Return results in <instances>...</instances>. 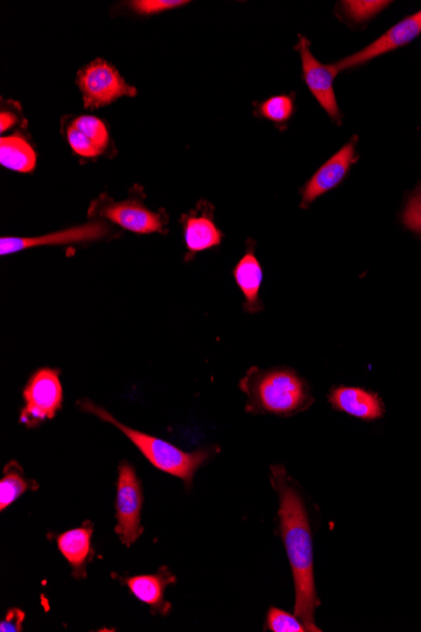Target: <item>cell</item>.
<instances>
[{
	"mask_svg": "<svg viewBox=\"0 0 421 632\" xmlns=\"http://www.w3.org/2000/svg\"><path fill=\"white\" fill-rule=\"evenodd\" d=\"M25 613L20 609H11L7 612L5 618L0 622V631L16 632L22 631Z\"/></svg>",
	"mask_w": 421,
	"mask_h": 632,
	"instance_id": "26",
	"label": "cell"
},
{
	"mask_svg": "<svg viewBox=\"0 0 421 632\" xmlns=\"http://www.w3.org/2000/svg\"><path fill=\"white\" fill-rule=\"evenodd\" d=\"M93 526L90 522H85L82 526L65 532L57 536L59 552L73 568V576L76 579L88 577L89 563L92 559L93 551L91 540Z\"/></svg>",
	"mask_w": 421,
	"mask_h": 632,
	"instance_id": "15",
	"label": "cell"
},
{
	"mask_svg": "<svg viewBox=\"0 0 421 632\" xmlns=\"http://www.w3.org/2000/svg\"><path fill=\"white\" fill-rule=\"evenodd\" d=\"M80 410L93 415L102 422L113 424L125 437L140 449L142 455L162 472H166L182 480L187 489L192 488V482L197 470L200 469L213 456L212 448L197 449L195 453H185L182 449L170 445L169 442L147 435L141 431L125 426L119 422L102 406L89 400L80 401Z\"/></svg>",
	"mask_w": 421,
	"mask_h": 632,
	"instance_id": "3",
	"label": "cell"
},
{
	"mask_svg": "<svg viewBox=\"0 0 421 632\" xmlns=\"http://www.w3.org/2000/svg\"><path fill=\"white\" fill-rule=\"evenodd\" d=\"M86 109L110 106L119 98L135 97L136 89L106 61L97 59L77 75Z\"/></svg>",
	"mask_w": 421,
	"mask_h": 632,
	"instance_id": "6",
	"label": "cell"
},
{
	"mask_svg": "<svg viewBox=\"0 0 421 632\" xmlns=\"http://www.w3.org/2000/svg\"><path fill=\"white\" fill-rule=\"evenodd\" d=\"M296 50L299 52L300 59H302L303 80L309 91L312 92L315 100L320 102V106L334 123L341 126L342 112L339 108L333 86L334 79L340 74L339 68L336 65H323L320 63L312 54L311 42L302 34H299Z\"/></svg>",
	"mask_w": 421,
	"mask_h": 632,
	"instance_id": "7",
	"label": "cell"
},
{
	"mask_svg": "<svg viewBox=\"0 0 421 632\" xmlns=\"http://www.w3.org/2000/svg\"><path fill=\"white\" fill-rule=\"evenodd\" d=\"M401 219L407 229L421 236V184L410 195Z\"/></svg>",
	"mask_w": 421,
	"mask_h": 632,
	"instance_id": "24",
	"label": "cell"
},
{
	"mask_svg": "<svg viewBox=\"0 0 421 632\" xmlns=\"http://www.w3.org/2000/svg\"><path fill=\"white\" fill-rule=\"evenodd\" d=\"M124 584L135 599L148 604L153 613L167 617L171 606L166 601V588L176 584V576L167 567L159 568L156 575H143L124 578Z\"/></svg>",
	"mask_w": 421,
	"mask_h": 632,
	"instance_id": "14",
	"label": "cell"
},
{
	"mask_svg": "<svg viewBox=\"0 0 421 632\" xmlns=\"http://www.w3.org/2000/svg\"><path fill=\"white\" fill-rule=\"evenodd\" d=\"M16 121H19V118H16L13 112L2 111V115H0V132L4 134L8 129H11L14 124H16Z\"/></svg>",
	"mask_w": 421,
	"mask_h": 632,
	"instance_id": "27",
	"label": "cell"
},
{
	"mask_svg": "<svg viewBox=\"0 0 421 632\" xmlns=\"http://www.w3.org/2000/svg\"><path fill=\"white\" fill-rule=\"evenodd\" d=\"M240 389L247 396L246 411L254 414L291 417L314 403L308 384L288 368L248 369Z\"/></svg>",
	"mask_w": 421,
	"mask_h": 632,
	"instance_id": "2",
	"label": "cell"
},
{
	"mask_svg": "<svg viewBox=\"0 0 421 632\" xmlns=\"http://www.w3.org/2000/svg\"><path fill=\"white\" fill-rule=\"evenodd\" d=\"M40 484L34 480L25 479L22 466L11 461L4 467V475L0 480V510L4 512L14 501L27 491H37Z\"/></svg>",
	"mask_w": 421,
	"mask_h": 632,
	"instance_id": "18",
	"label": "cell"
},
{
	"mask_svg": "<svg viewBox=\"0 0 421 632\" xmlns=\"http://www.w3.org/2000/svg\"><path fill=\"white\" fill-rule=\"evenodd\" d=\"M143 487L134 467L119 465L115 500V533L125 547L131 548L144 533L142 525Z\"/></svg>",
	"mask_w": 421,
	"mask_h": 632,
	"instance_id": "4",
	"label": "cell"
},
{
	"mask_svg": "<svg viewBox=\"0 0 421 632\" xmlns=\"http://www.w3.org/2000/svg\"><path fill=\"white\" fill-rule=\"evenodd\" d=\"M73 126L79 129L86 137L90 138L101 152L108 149L110 141L108 128L100 119L91 116H82L76 118Z\"/></svg>",
	"mask_w": 421,
	"mask_h": 632,
	"instance_id": "20",
	"label": "cell"
},
{
	"mask_svg": "<svg viewBox=\"0 0 421 632\" xmlns=\"http://www.w3.org/2000/svg\"><path fill=\"white\" fill-rule=\"evenodd\" d=\"M93 216H100L118 227L125 230L142 233L165 232V221L157 213H153L147 206L137 201L136 198H131L123 203L111 201L110 198L101 196L90 207L89 213Z\"/></svg>",
	"mask_w": 421,
	"mask_h": 632,
	"instance_id": "8",
	"label": "cell"
},
{
	"mask_svg": "<svg viewBox=\"0 0 421 632\" xmlns=\"http://www.w3.org/2000/svg\"><path fill=\"white\" fill-rule=\"evenodd\" d=\"M24 406L20 422L29 428H37L43 422L54 419L64 401L59 371L42 368L34 372L23 391Z\"/></svg>",
	"mask_w": 421,
	"mask_h": 632,
	"instance_id": "5",
	"label": "cell"
},
{
	"mask_svg": "<svg viewBox=\"0 0 421 632\" xmlns=\"http://www.w3.org/2000/svg\"><path fill=\"white\" fill-rule=\"evenodd\" d=\"M110 228L106 222H91L38 238H2L0 254L10 255L24 249L46 246L73 244V242L96 241L107 238Z\"/></svg>",
	"mask_w": 421,
	"mask_h": 632,
	"instance_id": "11",
	"label": "cell"
},
{
	"mask_svg": "<svg viewBox=\"0 0 421 632\" xmlns=\"http://www.w3.org/2000/svg\"><path fill=\"white\" fill-rule=\"evenodd\" d=\"M0 163L8 170L30 173L36 168L37 154L24 137L20 134L2 137L0 140Z\"/></svg>",
	"mask_w": 421,
	"mask_h": 632,
	"instance_id": "17",
	"label": "cell"
},
{
	"mask_svg": "<svg viewBox=\"0 0 421 632\" xmlns=\"http://www.w3.org/2000/svg\"><path fill=\"white\" fill-rule=\"evenodd\" d=\"M420 34L421 11L407 17V19H403L398 24H395L388 32L384 33L380 39H377L375 42L369 43L364 50L339 61V63L334 65H336L340 73L348 70V68L363 66L367 64L368 61L409 45V43L419 37Z\"/></svg>",
	"mask_w": 421,
	"mask_h": 632,
	"instance_id": "10",
	"label": "cell"
},
{
	"mask_svg": "<svg viewBox=\"0 0 421 632\" xmlns=\"http://www.w3.org/2000/svg\"><path fill=\"white\" fill-rule=\"evenodd\" d=\"M182 225L188 259L201 251L217 248L222 242V232L213 221V206L208 201L197 204L193 211L184 215Z\"/></svg>",
	"mask_w": 421,
	"mask_h": 632,
	"instance_id": "12",
	"label": "cell"
},
{
	"mask_svg": "<svg viewBox=\"0 0 421 632\" xmlns=\"http://www.w3.org/2000/svg\"><path fill=\"white\" fill-rule=\"evenodd\" d=\"M266 626L273 632H306V625L297 614H290L285 610L270 608L266 617Z\"/></svg>",
	"mask_w": 421,
	"mask_h": 632,
	"instance_id": "21",
	"label": "cell"
},
{
	"mask_svg": "<svg viewBox=\"0 0 421 632\" xmlns=\"http://www.w3.org/2000/svg\"><path fill=\"white\" fill-rule=\"evenodd\" d=\"M185 4L188 2H182V0H136V2L131 3V7L137 14L153 15Z\"/></svg>",
	"mask_w": 421,
	"mask_h": 632,
	"instance_id": "25",
	"label": "cell"
},
{
	"mask_svg": "<svg viewBox=\"0 0 421 632\" xmlns=\"http://www.w3.org/2000/svg\"><path fill=\"white\" fill-rule=\"evenodd\" d=\"M357 141V135L352 138V140L336 154H333L332 157L314 173L313 177L307 182L304 187L300 189V194H302L300 207H302V209H308L318 197L330 193L331 189L342 184V181L348 175L351 167L358 161L356 153Z\"/></svg>",
	"mask_w": 421,
	"mask_h": 632,
	"instance_id": "9",
	"label": "cell"
},
{
	"mask_svg": "<svg viewBox=\"0 0 421 632\" xmlns=\"http://www.w3.org/2000/svg\"><path fill=\"white\" fill-rule=\"evenodd\" d=\"M270 482L278 493L279 530L295 579V612L307 631L320 632L314 617L321 601L315 590L313 540L307 508L285 466L270 467Z\"/></svg>",
	"mask_w": 421,
	"mask_h": 632,
	"instance_id": "1",
	"label": "cell"
},
{
	"mask_svg": "<svg viewBox=\"0 0 421 632\" xmlns=\"http://www.w3.org/2000/svg\"><path fill=\"white\" fill-rule=\"evenodd\" d=\"M295 94L278 95V97L256 103V115L273 121L275 126H286L295 115Z\"/></svg>",
	"mask_w": 421,
	"mask_h": 632,
	"instance_id": "19",
	"label": "cell"
},
{
	"mask_svg": "<svg viewBox=\"0 0 421 632\" xmlns=\"http://www.w3.org/2000/svg\"><path fill=\"white\" fill-rule=\"evenodd\" d=\"M390 4V2H342L340 7L350 20L361 23L374 19Z\"/></svg>",
	"mask_w": 421,
	"mask_h": 632,
	"instance_id": "22",
	"label": "cell"
},
{
	"mask_svg": "<svg viewBox=\"0 0 421 632\" xmlns=\"http://www.w3.org/2000/svg\"><path fill=\"white\" fill-rule=\"evenodd\" d=\"M329 402L334 411L343 412L363 421L383 417L385 408L380 396L356 386L333 388Z\"/></svg>",
	"mask_w": 421,
	"mask_h": 632,
	"instance_id": "13",
	"label": "cell"
},
{
	"mask_svg": "<svg viewBox=\"0 0 421 632\" xmlns=\"http://www.w3.org/2000/svg\"><path fill=\"white\" fill-rule=\"evenodd\" d=\"M66 138L68 144L71 145L73 151L76 154L81 155V157L93 159L98 157V155L102 153L90 138L86 137L73 124L67 128Z\"/></svg>",
	"mask_w": 421,
	"mask_h": 632,
	"instance_id": "23",
	"label": "cell"
},
{
	"mask_svg": "<svg viewBox=\"0 0 421 632\" xmlns=\"http://www.w3.org/2000/svg\"><path fill=\"white\" fill-rule=\"evenodd\" d=\"M234 279L245 297L244 308L248 314H256L263 309L261 288L263 283V268L255 255L254 242L247 241L246 253L234 270Z\"/></svg>",
	"mask_w": 421,
	"mask_h": 632,
	"instance_id": "16",
	"label": "cell"
}]
</instances>
